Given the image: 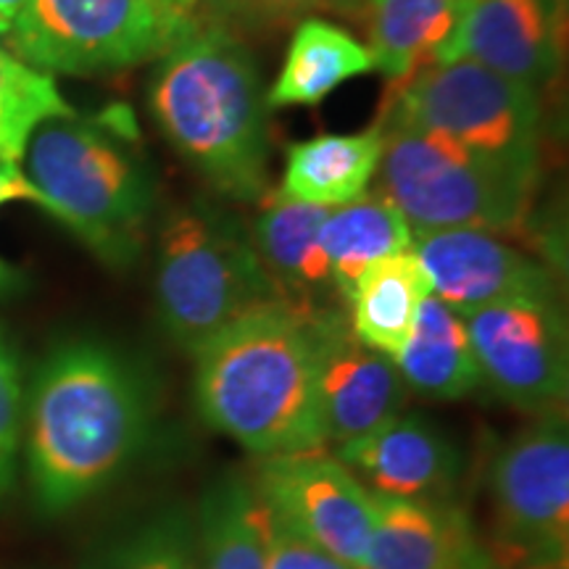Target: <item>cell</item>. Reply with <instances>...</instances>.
Returning a JSON list of instances; mask_svg holds the SVG:
<instances>
[{"mask_svg": "<svg viewBox=\"0 0 569 569\" xmlns=\"http://www.w3.org/2000/svg\"><path fill=\"white\" fill-rule=\"evenodd\" d=\"M156 396L130 356L103 340H63L24 398L27 478L42 515L59 517L103 493L153 436Z\"/></svg>", "mask_w": 569, "mask_h": 569, "instance_id": "obj_1", "label": "cell"}, {"mask_svg": "<svg viewBox=\"0 0 569 569\" xmlns=\"http://www.w3.org/2000/svg\"><path fill=\"white\" fill-rule=\"evenodd\" d=\"M148 106L172 148L234 201L267 193V96L253 53L219 21L193 19L159 56Z\"/></svg>", "mask_w": 569, "mask_h": 569, "instance_id": "obj_2", "label": "cell"}, {"mask_svg": "<svg viewBox=\"0 0 569 569\" xmlns=\"http://www.w3.org/2000/svg\"><path fill=\"white\" fill-rule=\"evenodd\" d=\"M196 407L253 457L325 448L317 348L309 319L274 303L224 327L193 351Z\"/></svg>", "mask_w": 569, "mask_h": 569, "instance_id": "obj_3", "label": "cell"}, {"mask_svg": "<svg viewBox=\"0 0 569 569\" xmlns=\"http://www.w3.org/2000/svg\"><path fill=\"white\" fill-rule=\"evenodd\" d=\"M24 159L42 209L103 264L124 269L138 261L153 213V184L111 124L77 113L48 119L34 130Z\"/></svg>", "mask_w": 569, "mask_h": 569, "instance_id": "obj_4", "label": "cell"}, {"mask_svg": "<svg viewBox=\"0 0 569 569\" xmlns=\"http://www.w3.org/2000/svg\"><path fill=\"white\" fill-rule=\"evenodd\" d=\"M382 156L377 193L407 217L411 232H517L536 203L540 163L498 159L443 134L377 119Z\"/></svg>", "mask_w": 569, "mask_h": 569, "instance_id": "obj_5", "label": "cell"}, {"mask_svg": "<svg viewBox=\"0 0 569 569\" xmlns=\"http://www.w3.org/2000/svg\"><path fill=\"white\" fill-rule=\"evenodd\" d=\"M282 303L251 246V234L209 206H184L156 238V309L163 330L193 353L224 327Z\"/></svg>", "mask_w": 569, "mask_h": 569, "instance_id": "obj_6", "label": "cell"}, {"mask_svg": "<svg viewBox=\"0 0 569 569\" xmlns=\"http://www.w3.org/2000/svg\"><path fill=\"white\" fill-rule=\"evenodd\" d=\"M380 119L498 159L540 163L538 90L467 59L430 61L393 84Z\"/></svg>", "mask_w": 569, "mask_h": 569, "instance_id": "obj_7", "label": "cell"}, {"mask_svg": "<svg viewBox=\"0 0 569 569\" xmlns=\"http://www.w3.org/2000/svg\"><path fill=\"white\" fill-rule=\"evenodd\" d=\"M493 557L501 569H569V430L536 417L488 461Z\"/></svg>", "mask_w": 569, "mask_h": 569, "instance_id": "obj_8", "label": "cell"}, {"mask_svg": "<svg viewBox=\"0 0 569 569\" xmlns=\"http://www.w3.org/2000/svg\"><path fill=\"white\" fill-rule=\"evenodd\" d=\"M190 21L156 0H27L3 42L48 74H106L159 59Z\"/></svg>", "mask_w": 569, "mask_h": 569, "instance_id": "obj_9", "label": "cell"}, {"mask_svg": "<svg viewBox=\"0 0 569 569\" xmlns=\"http://www.w3.org/2000/svg\"><path fill=\"white\" fill-rule=\"evenodd\" d=\"M461 317L480 382L532 419L565 411L569 351L559 298H519Z\"/></svg>", "mask_w": 569, "mask_h": 569, "instance_id": "obj_10", "label": "cell"}, {"mask_svg": "<svg viewBox=\"0 0 569 569\" xmlns=\"http://www.w3.org/2000/svg\"><path fill=\"white\" fill-rule=\"evenodd\" d=\"M251 482L261 501L298 532L353 569H365L375 532V496L336 453L309 448L267 457Z\"/></svg>", "mask_w": 569, "mask_h": 569, "instance_id": "obj_11", "label": "cell"}, {"mask_svg": "<svg viewBox=\"0 0 569 569\" xmlns=\"http://www.w3.org/2000/svg\"><path fill=\"white\" fill-rule=\"evenodd\" d=\"M309 327L325 443H353L401 415L409 388L398 365L353 336L346 309L309 317Z\"/></svg>", "mask_w": 569, "mask_h": 569, "instance_id": "obj_12", "label": "cell"}, {"mask_svg": "<svg viewBox=\"0 0 569 569\" xmlns=\"http://www.w3.org/2000/svg\"><path fill=\"white\" fill-rule=\"evenodd\" d=\"M561 46L565 0H461L457 27L432 61L467 59L538 90L557 74Z\"/></svg>", "mask_w": 569, "mask_h": 569, "instance_id": "obj_13", "label": "cell"}, {"mask_svg": "<svg viewBox=\"0 0 569 569\" xmlns=\"http://www.w3.org/2000/svg\"><path fill=\"white\" fill-rule=\"evenodd\" d=\"M415 253L432 296L459 315L519 298H559L557 280L540 261L482 230L415 234Z\"/></svg>", "mask_w": 569, "mask_h": 569, "instance_id": "obj_14", "label": "cell"}, {"mask_svg": "<svg viewBox=\"0 0 569 569\" xmlns=\"http://www.w3.org/2000/svg\"><path fill=\"white\" fill-rule=\"evenodd\" d=\"M336 457L375 496L411 501H453L461 469L459 446L422 415H401L353 443L338 446Z\"/></svg>", "mask_w": 569, "mask_h": 569, "instance_id": "obj_15", "label": "cell"}, {"mask_svg": "<svg viewBox=\"0 0 569 569\" xmlns=\"http://www.w3.org/2000/svg\"><path fill=\"white\" fill-rule=\"evenodd\" d=\"M365 569H501V565L459 503L375 496V532Z\"/></svg>", "mask_w": 569, "mask_h": 569, "instance_id": "obj_16", "label": "cell"}, {"mask_svg": "<svg viewBox=\"0 0 569 569\" xmlns=\"http://www.w3.org/2000/svg\"><path fill=\"white\" fill-rule=\"evenodd\" d=\"M327 213L330 209L290 201L277 190L261 198V211L251 230L253 251L282 306L306 319L346 309L319 243Z\"/></svg>", "mask_w": 569, "mask_h": 569, "instance_id": "obj_17", "label": "cell"}, {"mask_svg": "<svg viewBox=\"0 0 569 569\" xmlns=\"http://www.w3.org/2000/svg\"><path fill=\"white\" fill-rule=\"evenodd\" d=\"M427 296H432V284L415 248L386 256L356 280L346 303L348 325L361 343L396 361Z\"/></svg>", "mask_w": 569, "mask_h": 569, "instance_id": "obj_18", "label": "cell"}, {"mask_svg": "<svg viewBox=\"0 0 569 569\" xmlns=\"http://www.w3.org/2000/svg\"><path fill=\"white\" fill-rule=\"evenodd\" d=\"M382 156V130L372 124L353 134H319L288 151L280 193L322 209H338L367 193Z\"/></svg>", "mask_w": 569, "mask_h": 569, "instance_id": "obj_19", "label": "cell"}, {"mask_svg": "<svg viewBox=\"0 0 569 569\" xmlns=\"http://www.w3.org/2000/svg\"><path fill=\"white\" fill-rule=\"evenodd\" d=\"M396 365L407 388L432 401H459L482 386L465 317L436 296L425 298Z\"/></svg>", "mask_w": 569, "mask_h": 569, "instance_id": "obj_20", "label": "cell"}, {"mask_svg": "<svg viewBox=\"0 0 569 569\" xmlns=\"http://www.w3.org/2000/svg\"><path fill=\"white\" fill-rule=\"evenodd\" d=\"M367 71H375V67L365 42L332 21L306 17L290 40L280 74L267 92V106H317L351 77Z\"/></svg>", "mask_w": 569, "mask_h": 569, "instance_id": "obj_21", "label": "cell"}, {"mask_svg": "<svg viewBox=\"0 0 569 569\" xmlns=\"http://www.w3.org/2000/svg\"><path fill=\"white\" fill-rule=\"evenodd\" d=\"M319 243L330 261L340 301L346 306L356 280L367 272V267L386 256L411 251L415 232L407 217L386 196L367 190L356 201L330 209L319 232Z\"/></svg>", "mask_w": 569, "mask_h": 569, "instance_id": "obj_22", "label": "cell"}, {"mask_svg": "<svg viewBox=\"0 0 569 569\" xmlns=\"http://www.w3.org/2000/svg\"><path fill=\"white\" fill-rule=\"evenodd\" d=\"M365 11L372 67L398 84L436 59L461 0H365Z\"/></svg>", "mask_w": 569, "mask_h": 569, "instance_id": "obj_23", "label": "cell"}, {"mask_svg": "<svg viewBox=\"0 0 569 569\" xmlns=\"http://www.w3.org/2000/svg\"><path fill=\"white\" fill-rule=\"evenodd\" d=\"M193 528L201 569H267L261 501L243 475H224L206 490Z\"/></svg>", "mask_w": 569, "mask_h": 569, "instance_id": "obj_24", "label": "cell"}, {"mask_svg": "<svg viewBox=\"0 0 569 569\" xmlns=\"http://www.w3.org/2000/svg\"><path fill=\"white\" fill-rule=\"evenodd\" d=\"M59 117H74V109L53 74L17 59L0 42V161L19 163L34 130Z\"/></svg>", "mask_w": 569, "mask_h": 569, "instance_id": "obj_25", "label": "cell"}, {"mask_svg": "<svg viewBox=\"0 0 569 569\" xmlns=\"http://www.w3.org/2000/svg\"><path fill=\"white\" fill-rule=\"evenodd\" d=\"M92 569H201L193 515L163 507L113 538Z\"/></svg>", "mask_w": 569, "mask_h": 569, "instance_id": "obj_26", "label": "cell"}, {"mask_svg": "<svg viewBox=\"0 0 569 569\" xmlns=\"http://www.w3.org/2000/svg\"><path fill=\"white\" fill-rule=\"evenodd\" d=\"M24 375L17 346L0 325V501L13 490L24 427Z\"/></svg>", "mask_w": 569, "mask_h": 569, "instance_id": "obj_27", "label": "cell"}, {"mask_svg": "<svg viewBox=\"0 0 569 569\" xmlns=\"http://www.w3.org/2000/svg\"><path fill=\"white\" fill-rule=\"evenodd\" d=\"M261 519H264L267 569H353L325 551L322 546H317L311 538H306L303 532H298L288 519L277 515L264 501H261Z\"/></svg>", "mask_w": 569, "mask_h": 569, "instance_id": "obj_28", "label": "cell"}, {"mask_svg": "<svg viewBox=\"0 0 569 569\" xmlns=\"http://www.w3.org/2000/svg\"><path fill=\"white\" fill-rule=\"evenodd\" d=\"M243 9L259 13V17L290 19V17H309L315 11L343 13V17H356L365 11V0H234Z\"/></svg>", "mask_w": 569, "mask_h": 569, "instance_id": "obj_29", "label": "cell"}, {"mask_svg": "<svg viewBox=\"0 0 569 569\" xmlns=\"http://www.w3.org/2000/svg\"><path fill=\"white\" fill-rule=\"evenodd\" d=\"M13 201H30L42 206V196L27 172H21L19 163L0 161V206Z\"/></svg>", "mask_w": 569, "mask_h": 569, "instance_id": "obj_30", "label": "cell"}, {"mask_svg": "<svg viewBox=\"0 0 569 569\" xmlns=\"http://www.w3.org/2000/svg\"><path fill=\"white\" fill-rule=\"evenodd\" d=\"M24 284H27L24 272L13 264H9L6 259H0V298L21 293V290H24Z\"/></svg>", "mask_w": 569, "mask_h": 569, "instance_id": "obj_31", "label": "cell"}, {"mask_svg": "<svg viewBox=\"0 0 569 569\" xmlns=\"http://www.w3.org/2000/svg\"><path fill=\"white\" fill-rule=\"evenodd\" d=\"M156 3H159L167 13H172L174 19L190 21L196 19V11L198 6H201V0H156Z\"/></svg>", "mask_w": 569, "mask_h": 569, "instance_id": "obj_32", "label": "cell"}, {"mask_svg": "<svg viewBox=\"0 0 569 569\" xmlns=\"http://www.w3.org/2000/svg\"><path fill=\"white\" fill-rule=\"evenodd\" d=\"M27 0H0V24L6 27V32H9L11 21L19 17V11L24 9Z\"/></svg>", "mask_w": 569, "mask_h": 569, "instance_id": "obj_33", "label": "cell"}, {"mask_svg": "<svg viewBox=\"0 0 569 569\" xmlns=\"http://www.w3.org/2000/svg\"><path fill=\"white\" fill-rule=\"evenodd\" d=\"M3 38H6V27L0 24V42H3Z\"/></svg>", "mask_w": 569, "mask_h": 569, "instance_id": "obj_34", "label": "cell"}]
</instances>
